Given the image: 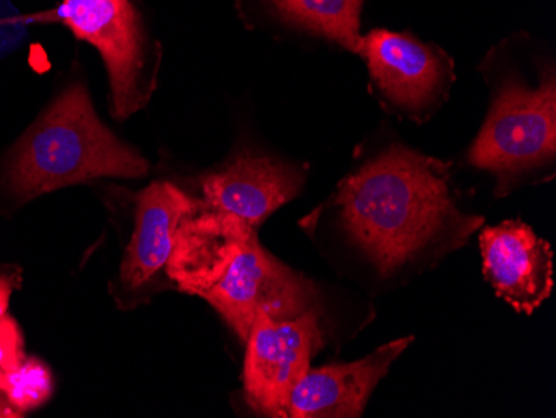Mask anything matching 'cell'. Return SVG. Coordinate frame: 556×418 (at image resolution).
I'll return each instance as SVG.
<instances>
[{
	"label": "cell",
	"instance_id": "11",
	"mask_svg": "<svg viewBox=\"0 0 556 418\" xmlns=\"http://www.w3.org/2000/svg\"><path fill=\"white\" fill-rule=\"evenodd\" d=\"M412 340L414 337L387 343L352 364L327 365L315 370L308 368L290 395L289 417H361L375 387Z\"/></svg>",
	"mask_w": 556,
	"mask_h": 418
},
{
	"label": "cell",
	"instance_id": "16",
	"mask_svg": "<svg viewBox=\"0 0 556 418\" xmlns=\"http://www.w3.org/2000/svg\"><path fill=\"white\" fill-rule=\"evenodd\" d=\"M27 22L11 0H0V54H8L21 46L27 36Z\"/></svg>",
	"mask_w": 556,
	"mask_h": 418
},
{
	"label": "cell",
	"instance_id": "18",
	"mask_svg": "<svg viewBox=\"0 0 556 418\" xmlns=\"http://www.w3.org/2000/svg\"><path fill=\"white\" fill-rule=\"evenodd\" d=\"M24 415L18 414L11 404H9L8 398L4 397V393L0 392V418H21Z\"/></svg>",
	"mask_w": 556,
	"mask_h": 418
},
{
	"label": "cell",
	"instance_id": "1",
	"mask_svg": "<svg viewBox=\"0 0 556 418\" xmlns=\"http://www.w3.org/2000/svg\"><path fill=\"white\" fill-rule=\"evenodd\" d=\"M336 205L346 233L383 274L430 249L460 248L483 223L458 212L448 165L407 147H392L353 172Z\"/></svg>",
	"mask_w": 556,
	"mask_h": 418
},
{
	"label": "cell",
	"instance_id": "14",
	"mask_svg": "<svg viewBox=\"0 0 556 418\" xmlns=\"http://www.w3.org/2000/svg\"><path fill=\"white\" fill-rule=\"evenodd\" d=\"M0 392L18 414L24 415L52 397L54 380L47 365L27 357L17 370L0 377Z\"/></svg>",
	"mask_w": 556,
	"mask_h": 418
},
{
	"label": "cell",
	"instance_id": "12",
	"mask_svg": "<svg viewBox=\"0 0 556 418\" xmlns=\"http://www.w3.org/2000/svg\"><path fill=\"white\" fill-rule=\"evenodd\" d=\"M195 207L182 189L164 180L139 193L136 229L121 265L122 289L143 292L167 270L177 227Z\"/></svg>",
	"mask_w": 556,
	"mask_h": 418
},
{
	"label": "cell",
	"instance_id": "15",
	"mask_svg": "<svg viewBox=\"0 0 556 418\" xmlns=\"http://www.w3.org/2000/svg\"><path fill=\"white\" fill-rule=\"evenodd\" d=\"M24 337L11 315L0 320V377L14 372L24 364Z\"/></svg>",
	"mask_w": 556,
	"mask_h": 418
},
{
	"label": "cell",
	"instance_id": "7",
	"mask_svg": "<svg viewBox=\"0 0 556 418\" xmlns=\"http://www.w3.org/2000/svg\"><path fill=\"white\" fill-rule=\"evenodd\" d=\"M202 299L245 342L257 314L265 312L275 320L299 317L311 308L315 292L308 280L268 254L255 233Z\"/></svg>",
	"mask_w": 556,
	"mask_h": 418
},
{
	"label": "cell",
	"instance_id": "13",
	"mask_svg": "<svg viewBox=\"0 0 556 418\" xmlns=\"http://www.w3.org/2000/svg\"><path fill=\"white\" fill-rule=\"evenodd\" d=\"M289 26L361 55L364 0H267Z\"/></svg>",
	"mask_w": 556,
	"mask_h": 418
},
{
	"label": "cell",
	"instance_id": "5",
	"mask_svg": "<svg viewBox=\"0 0 556 418\" xmlns=\"http://www.w3.org/2000/svg\"><path fill=\"white\" fill-rule=\"evenodd\" d=\"M49 18L65 24L104 59L115 118L124 121L143 107L152 87L143 83V37L130 0H62Z\"/></svg>",
	"mask_w": 556,
	"mask_h": 418
},
{
	"label": "cell",
	"instance_id": "9",
	"mask_svg": "<svg viewBox=\"0 0 556 418\" xmlns=\"http://www.w3.org/2000/svg\"><path fill=\"white\" fill-rule=\"evenodd\" d=\"M483 274L496 295L517 312L532 314L553 289L549 243L523 223L489 227L480 236Z\"/></svg>",
	"mask_w": 556,
	"mask_h": 418
},
{
	"label": "cell",
	"instance_id": "10",
	"mask_svg": "<svg viewBox=\"0 0 556 418\" xmlns=\"http://www.w3.org/2000/svg\"><path fill=\"white\" fill-rule=\"evenodd\" d=\"M257 230L233 215L197 204L175 232L167 277L182 292L202 297L217 286Z\"/></svg>",
	"mask_w": 556,
	"mask_h": 418
},
{
	"label": "cell",
	"instance_id": "19",
	"mask_svg": "<svg viewBox=\"0 0 556 418\" xmlns=\"http://www.w3.org/2000/svg\"><path fill=\"white\" fill-rule=\"evenodd\" d=\"M118 2H127V0H118Z\"/></svg>",
	"mask_w": 556,
	"mask_h": 418
},
{
	"label": "cell",
	"instance_id": "6",
	"mask_svg": "<svg viewBox=\"0 0 556 418\" xmlns=\"http://www.w3.org/2000/svg\"><path fill=\"white\" fill-rule=\"evenodd\" d=\"M245 342L247 402L265 417H289L290 395L324 343L317 314L307 311L290 320H275L261 312Z\"/></svg>",
	"mask_w": 556,
	"mask_h": 418
},
{
	"label": "cell",
	"instance_id": "17",
	"mask_svg": "<svg viewBox=\"0 0 556 418\" xmlns=\"http://www.w3.org/2000/svg\"><path fill=\"white\" fill-rule=\"evenodd\" d=\"M17 286L18 279L14 273H0V320L8 315L9 302Z\"/></svg>",
	"mask_w": 556,
	"mask_h": 418
},
{
	"label": "cell",
	"instance_id": "3",
	"mask_svg": "<svg viewBox=\"0 0 556 418\" xmlns=\"http://www.w3.org/2000/svg\"><path fill=\"white\" fill-rule=\"evenodd\" d=\"M556 154L555 79L532 89L508 80L496 90L489 117L468 152L475 167L496 179L498 195L523 180L545 176Z\"/></svg>",
	"mask_w": 556,
	"mask_h": 418
},
{
	"label": "cell",
	"instance_id": "8",
	"mask_svg": "<svg viewBox=\"0 0 556 418\" xmlns=\"http://www.w3.org/2000/svg\"><path fill=\"white\" fill-rule=\"evenodd\" d=\"M303 174L293 165L243 152L202 180V208L233 215L257 230L277 208L299 195Z\"/></svg>",
	"mask_w": 556,
	"mask_h": 418
},
{
	"label": "cell",
	"instance_id": "4",
	"mask_svg": "<svg viewBox=\"0 0 556 418\" xmlns=\"http://www.w3.org/2000/svg\"><path fill=\"white\" fill-rule=\"evenodd\" d=\"M361 58L383 105L417 122L427 121L445 102L455 83L453 59L408 33L371 30L362 39Z\"/></svg>",
	"mask_w": 556,
	"mask_h": 418
},
{
	"label": "cell",
	"instance_id": "2",
	"mask_svg": "<svg viewBox=\"0 0 556 418\" xmlns=\"http://www.w3.org/2000/svg\"><path fill=\"white\" fill-rule=\"evenodd\" d=\"M149 168L97 117L86 87L74 84L18 140L5 164V180L18 201L29 202L100 177L142 179Z\"/></svg>",
	"mask_w": 556,
	"mask_h": 418
}]
</instances>
